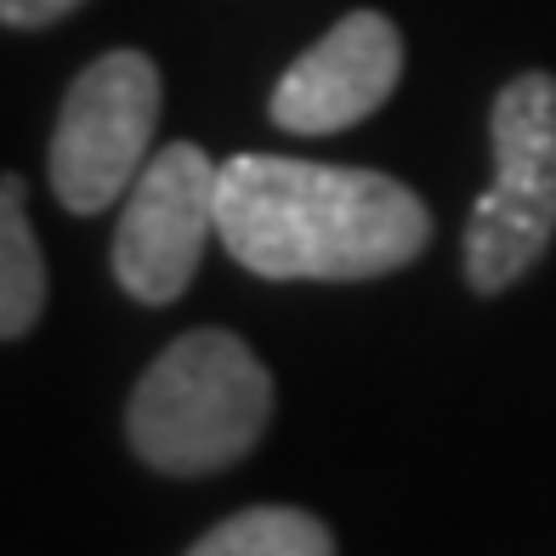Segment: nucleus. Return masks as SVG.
Masks as SVG:
<instances>
[{
  "label": "nucleus",
  "mask_w": 556,
  "mask_h": 556,
  "mask_svg": "<svg viewBox=\"0 0 556 556\" xmlns=\"http://www.w3.org/2000/svg\"><path fill=\"white\" fill-rule=\"evenodd\" d=\"M216 239L256 278L352 285L409 267L432 216L415 188L381 170L233 154L216 170Z\"/></svg>",
  "instance_id": "nucleus-1"
},
{
  "label": "nucleus",
  "mask_w": 556,
  "mask_h": 556,
  "mask_svg": "<svg viewBox=\"0 0 556 556\" xmlns=\"http://www.w3.org/2000/svg\"><path fill=\"white\" fill-rule=\"evenodd\" d=\"M273 415V375L239 336H176L125 403V438L154 471L199 477L244 460Z\"/></svg>",
  "instance_id": "nucleus-2"
},
{
  "label": "nucleus",
  "mask_w": 556,
  "mask_h": 556,
  "mask_svg": "<svg viewBox=\"0 0 556 556\" xmlns=\"http://www.w3.org/2000/svg\"><path fill=\"white\" fill-rule=\"evenodd\" d=\"M494 182L466 222V278L477 295H500L556 239V80L517 74L489 114Z\"/></svg>",
  "instance_id": "nucleus-3"
},
{
  "label": "nucleus",
  "mask_w": 556,
  "mask_h": 556,
  "mask_svg": "<svg viewBox=\"0 0 556 556\" xmlns=\"http://www.w3.org/2000/svg\"><path fill=\"white\" fill-rule=\"evenodd\" d=\"M160 103V68L131 46L97 58L68 86L52 131V188L74 216H97L131 193L142 165L154 160Z\"/></svg>",
  "instance_id": "nucleus-4"
},
{
  "label": "nucleus",
  "mask_w": 556,
  "mask_h": 556,
  "mask_svg": "<svg viewBox=\"0 0 556 556\" xmlns=\"http://www.w3.org/2000/svg\"><path fill=\"white\" fill-rule=\"evenodd\" d=\"M216 170L205 148L170 142L142 165L114 227V278L142 307H170L216 239Z\"/></svg>",
  "instance_id": "nucleus-5"
},
{
  "label": "nucleus",
  "mask_w": 556,
  "mask_h": 556,
  "mask_svg": "<svg viewBox=\"0 0 556 556\" xmlns=\"http://www.w3.org/2000/svg\"><path fill=\"white\" fill-rule=\"evenodd\" d=\"M403 35L381 12H346L318 46H307L273 86V125L295 137H330L369 119L397 91Z\"/></svg>",
  "instance_id": "nucleus-6"
},
{
  "label": "nucleus",
  "mask_w": 556,
  "mask_h": 556,
  "mask_svg": "<svg viewBox=\"0 0 556 556\" xmlns=\"http://www.w3.org/2000/svg\"><path fill=\"white\" fill-rule=\"evenodd\" d=\"M46 313V262L23 205V176L0 182V336L23 341Z\"/></svg>",
  "instance_id": "nucleus-7"
},
{
  "label": "nucleus",
  "mask_w": 556,
  "mask_h": 556,
  "mask_svg": "<svg viewBox=\"0 0 556 556\" xmlns=\"http://www.w3.org/2000/svg\"><path fill=\"white\" fill-rule=\"evenodd\" d=\"M188 556H336V540L313 511L295 505H250V511L216 522Z\"/></svg>",
  "instance_id": "nucleus-8"
},
{
  "label": "nucleus",
  "mask_w": 556,
  "mask_h": 556,
  "mask_svg": "<svg viewBox=\"0 0 556 556\" xmlns=\"http://www.w3.org/2000/svg\"><path fill=\"white\" fill-rule=\"evenodd\" d=\"M80 0H0V17L12 23V29H46V23L68 17Z\"/></svg>",
  "instance_id": "nucleus-9"
}]
</instances>
